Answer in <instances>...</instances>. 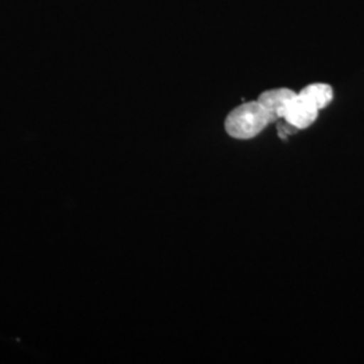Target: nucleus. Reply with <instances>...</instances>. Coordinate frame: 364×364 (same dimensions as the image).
<instances>
[{
  "label": "nucleus",
  "mask_w": 364,
  "mask_h": 364,
  "mask_svg": "<svg viewBox=\"0 0 364 364\" xmlns=\"http://www.w3.org/2000/svg\"><path fill=\"white\" fill-rule=\"evenodd\" d=\"M272 123L259 102H250L236 107L225 119V130L236 139H251Z\"/></svg>",
  "instance_id": "obj_1"
},
{
  "label": "nucleus",
  "mask_w": 364,
  "mask_h": 364,
  "mask_svg": "<svg viewBox=\"0 0 364 364\" xmlns=\"http://www.w3.org/2000/svg\"><path fill=\"white\" fill-rule=\"evenodd\" d=\"M318 111L320 109L317 107H314L308 99H305L304 96L297 93L296 97L287 107L284 119L290 124H293L294 127H297L299 130H304V129H308L309 126H312L313 123L316 122Z\"/></svg>",
  "instance_id": "obj_2"
},
{
  "label": "nucleus",
  "mask_w": 364,
  "mask_h": 364,
  "mask_svg": "<svg viewBox=\"0 0 364 364\" xmlns=\"http://www.w3.org/2000/svg\"><path fill=\"white\" fill-rule=\"evenodd\" d=\"M296 92L289 88H278L263 92L258 97L260 105L264 108L272 122L284 119L287 107L291 100L296 97Z\"/></svg>",
  "instance_id": "obj_3"
},
{
  "label": "nucleus",
  "mask_w": 364,
  "mask_h": 364,
  "mask_svg": "<svg viewBox=\"0 0 364 364\" xmlns=\"http://www.w3.org/2000/svg\"><path fill=\"white\" fill-rule=\"evenodd\" d=\"M299 95L304 96L305 99H308L318 109L326 108V105H329L333 99L332 87L328 84H323V82L311 84V85L305 87L302 91L299 92Z\"/></svg>",
  "instance_id": "obj_4"
},
{
  "label": "nucleus",
  "mask_w": 364,
  "mask_h": 364,
  "mask_svg": "<svg viewBox=\"0 0 364 364\" xmlns=\"http://www.w3.org/2000/svg\"><path fill=\"white\" fill-rule=\"evenodd\" d=\"M297 131H299V129L294 127L293 124H290L285 119H284V123H281V124L278 126V135H279V138H282V139H287V135L296 134Z\"/></svg>",
  "instance_id": "obj_5"
}]
</instances>
